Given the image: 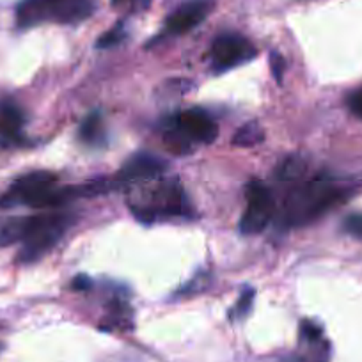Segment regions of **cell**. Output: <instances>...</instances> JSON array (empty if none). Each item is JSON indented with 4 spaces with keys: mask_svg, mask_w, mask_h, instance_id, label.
<instances>
[{
    "mask_svg": "<svg viewBox=\"0 0 362 362\" xmlns=\"http://www.w3.org/2000/svg\"><path fill=\"white\" fill-rule=\"evenodd\" d=\"M276 214V201L261 181L254 180L247 185V208L240 218L242 235H257L270 224Z\"/></svg>",
    "mask_w": 362,
    "mask_h": 362,
    "instance_id": "obj_7",
    "label": "cell"
},
{
    "mask_svg": "<svg viewBox=\"0 0 362 362\" xmlns=\"http://www.w3.org/2000/svg\"><path fill=\"white\" fill-rule=\"evenodd\" d=\"M343 197L344 190L329 173L313 174L311 177L304 176L290 187L281 211V221L290 228L311 224L336 206Z\"/></svg>",
    "mask_w": 362,
    "mask_h": 362,
    "instance_id": "obj_1",
    "label": "cell"
},
{
    "mask_svg": "<svg viewBox=\"0 0 362 362\" xmlns=\"http://www.w3.org/2000/svg\"><path fill=\"white\" fill-rule=\"evenodd\" d=\"M348 107H350V110L355 114V116L362 119V87L361 89L354 90V93L348 96Z\"/></svg>",
    "mask_w": 362,
    "mask_h": 362,
    "instance_id": "obj_20",
    "label": "cell"
},
{
    "mask_svg": "<svg viewBox=\"0 0 362 362\" xmlns=\"http://www.w3.org/2000/svg\"><path fill=\"white\" fill-rule=\"evenodd\" d=\"M211 66L217 71L236 68L256 57V48L247 37L240 34H221L211 45Z\"/></svg>",
    "mask_w": 362,
    "mask_h": 362,
    "instance_id": "obj_8",
    "label": "cell"
},
{
    "mask_svg": "<svg viewBox=\"0 0 362 362\" xmlns=\"http://www.w3.org/2000/svg\"><path fill=\"white\" fill-rule=\"evenodd\" d=\"M57 189V176L50 170H33L23 174L0 197V206H30L36 210L50 208L52 192Z\"/></svg>",
    "mask_w": 362,
    "mask_h": 362,
    "instance_id": "obj_6",
    "label": "cell"
},
{
    "mask_svg": "<svg viewBox=\"0 0 362 362\" xmlns=\"http://www.w3.org/2000/svg\"><path fill=\"white\" fill-rule=\"evenodd\" d=\"M93 15L90 0H22L16 8V23L22 29L41 23H80Z\"/></svg>",
    "mask_w": 362,
    "mask_h": 362,
    "instance_id": "obj_3",
    "label": "cell"
},
{
    "mask_svg": "<svg viewBox=\"0 0 362 362\" xmlns=\"http://www.w3.org/2000/svg\"><path fill=\"white\" fill-rule=\"evenodd\" d=\"M73 222L75 217L69 211H47V214L34 215L33 228L22 242V250L18 256L20 263H34L41 259L48 250L57 245Z\"/></svg>",
    "mask_w": 362,
    "mask_h": 362,
    "instance_id": "obj_5",
    "label": "cell"
},
{
    "mask_svg": "<svg viewBox=\"0 0 362 362\" xmlns=\"http://www.w3.org/2000/svg\"><path fill=\"white\" fill-rule=\"evenodd\" d=\"M252 302H254V290H245L242 295H240L238 302L235 304V308H233L231 311V316L235 320H242L245 318L247 315L250 313V309H252Z\"/></svg>",
    "mask_w": 362,
    "mask_h": 362,
    "instance_id": "obj_16",
    "label": "cell"
},
{
    "mask_svg": "<svg viewBox=\"0 0 362 362\" xmlns=\"http://www.w3.org/2000/svg\"><path fill=\"white\" fill-rule=\"evenodd\" d=\"M343 228L351 236H357V238L362 240V214L348 215L343 221Z\"/></svg>",
    "mask_w": 362,
    "mask_h": 362,
    "instance_id": "obj_19",
    "label": "cell"
},
{
    "mask_svg": "<svg viewBox=\"0 0 362 362\" xmlns=\"http://www.w3.org/2000/svg\"><path fill=\"white\" fill-rule=\"evenodd\" d=\"M80 139L86 144L98 146L100 142L105 141V127H103L102 114L90 112L80 124Z\"/></svg>",
    "mask_w": 362,
    "mask_h": 362,
    "instance_id": "obj_13",
    "label": "cell"
},
{
    "mask_svg": "<svg viewBox=\"0 0 362 362\" xmlns=\"http://www.w3.org/2000/svg\"><path fill=\"white\" fill-rule=\"evenodd\" d=\"M264 134L259 128L257 123H247L240 128L238 132L233 137V144L242 146V148H250V146H256L263 141Z\"/></svg>",
    "mask_w": 362,
    "mask_h": 362,
    "instance_id": "obj_15",
    "label": "cell"
},
{
    "mask_svg": "<svg viewBox=\"0 0 362 362\" xmlns=\"http://www.w3.org/2000/svg\"><path fill=\"white\" fill-rule=\"evenodd\" d=\"M305 170H308V165L300 156H290L279 167V181H283L288 187L295 185L297 181H300L305 176Z\"/></svg>",
    "mask_w": 362,
    "mask_h": 362,
    "instance_id": "obj_14",
    "label": "cell"
},
{
    "mask_svg": "<svg viewBox=\"0 0 362 362\" xmlns=\"http://www.w3.org/2000/svg\"><path fill=\"white\" fill-rule=\"evenodd\" d=\"M33 221L34 215L0 218V247H9L13 243L23 242L33 228Z\"/></svg>",
    "mask_w": 362,
    "mask_h": 362,
    "instance_id": "obj_11",
    "label": "cell"
},
{
    "mask_svg": "<svg viewBox=\"0 0 362 362\" xmlns=\"http://www.w3.org/2000/svg\"><path fill=\"white\" fill-rule=\"evenodd\" d=\"M87 281H89L87 277H76L75 283H73V286L78 288V290H82V288H87V284H89Z\"/></svg>",
    "mask_w": 362,
    "mask_h": 362,
    "instance_id": "obj_22",
    "label": "cell"
},
{
    "mask_svg": "<svg viewBox=\"0 0 362 362\" xmlns=\"http://www.w3.org/2000/svg\"><path fill=\"white\" fill-rule=\"evenodd\" d=\"M158 177L132 187L134 190L128 199L132 214L144 224L170 221V218H192V204L180 181H158Z\"/></svg>",
    "mask_w": 362,
    "mask_h": 362,
    "instance_id": "obj_2",
    "label": "cell"
},
{
    "mask_svg": "<svg viewBox=\"0 0 362 362\" xmlns=\"http://www.w3.org/2000/svg\"><path fill=\"white\" fill-rule=\"evenodd\" d=\"M211 9H214V0H187L167 18V34L177 36V34H185L196 29L199 23L206 20Z\"/></svg>",
    "mask_w": 362,
    "mask_h": 362,
    "instance_id": "obj_10",
    "label": "cell"
},
{
    "mask_svg": "<svg viewBox=\"0 0 362 362\" xmlns=\"http://www.w3.org/2000/svg\"><path fill=\"white\" fill-rule=\"evenodd\" d=\"M218 128L215 121L201 109L181 110L165 124L167 148L177 155H187L196 144H210L217 139Z\"/></svg>",
    "mask_w": 362,
    "mask_h": 362,
    "instance_id": "obj_4",
    "label": "cell"
},
{
    "mask_svg": "<svg viewBox=\"0 0 362 362\" xmlns=\"http://www.w3.org/2000/svg\"><path fill=\"white\" fill-rule=\"evenodd\" d=\"M112 6L121 11L141 13L151 6V0H112Z\"/></svg>",
    "mask_w": 362,
    "mask_h": 362,
    "instance_id": "obj_17",
    "label": "cell"
},
{
    "mask_svg": "<svg viewBox=\"0 0 362 362\" xmlns=\"http://www.w3.org/2000/svg\"><path fill=\"white\" fill-rule=\"evenodd\" d=\"M23 127V114L18 107L6 103L0 107V134L8 139L18 137Z\"/></svg>",
    "mask_w": 362,
    "mask_h": 362,
    "instance_id": "obj_12",
    "label": "cell"
},
{
    "mask_svg": "<svg viewBox=\"0 0 362 362\" xmlns=\"http://www.w3.org/2000/svg\"><path fill=\"white\" fill-rule=\"evenodd\" d=\"M165 162L149 153H137L119 169V173L109 180V189H132L153 177L162 176Z\"/></svg>",
    "mask_w": 362,
    "mask_h": 362,
    "instance_id": "obj_9",
    "label": "cell"
},
{
    "mask_svg": "<svg viewBox=\"0 0 362 362\" xmlns=\"http://www.w3.org/2000/svg\"><path fill=\"white\" fill-rule=\"evenodd\" d=\"M272 71H274V76L277 80H283V73H284V59L281 57L279 54L272 55Z\"/></svg>",
    "mask_w": 362,
    "mask_h": 362,
    "instance_id": "obj_21",
    "label": "cell"
},
{
    "mask_svg": "<svg viewBox=\"0 0 362 362\" xmlns=\"http://www.w3.org/2000/svg\"><path fill=\"white\" fill-rule=\"evenodd\" d=\"M124 40V29L123 25H116L112 30H109V33L103 34L102 37L98 40V48H110V47H116L117 43H121V41Z\"/></svg>",
    "mask_w": 362,
    "mask_h": 362,
    "instance_id": "obj_18",
    "label": "cell"
}]
</instances>
